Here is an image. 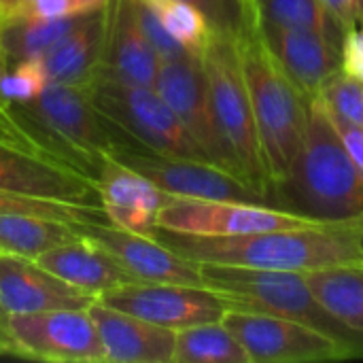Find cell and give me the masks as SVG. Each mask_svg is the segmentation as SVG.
I'll return each mask as SVG.
<instances>
[{"label": "cell", "instance_id": "27", "mask_svg": "<svg viewBox=\"0 0 363 363\" xmlns=\"http://www.w3.org/2000/svg\"><path fill=\"white\" fill-rule=\"evenodd\" d=\"M174 363H249V357L223 321H211L177 332Z\"/></svg>", "mask_w": 363, "mask_h": 363}, {"label": "cell", "instance_id": "30", "mask_svg": "<svg viewBox=\"0 0 363 363\" xmlns=\"http://www.w3.org/2000/svg\"><path fill=\"white\" fill-rule=\"evenodd\" d=\"M317 96L334 119L363 128V81L338 70Z\"/></svg>", "mask_w": 363, "mask_h": 363}, {"label": "cell", "instance_id": "37", "mask_svg": "<svg viewBox=\"0 0 363 363\" xmlns=\"http://www.w3.org/2000/svg\"><path fill=\"white\" fill-rule=\"evenodd\" d=\"M328 115H330V111H328ZM330 119H332V123H334V128H336V132H338L345 149L349 151L351 160L357 164V168L363 172V128L342 123V121L334 119L332 115H330Z\"/></svg>", "mask_w": 363, "mask_h": 363}, {"label": "cell", "instance_id": "36", "mask_svg": "<svg viewBox=\"0 0 363 363\" xmlns=\"http://www.w3.org/2000/svg\"><path fill=\"white\" fill-rule=\"evenodd\" d=\"M0 140L34 153L30 149V143H28V136H26L23 128L17 123V119L13 117V113H11V108H9V104L4 100H0Z\"/></svg>", "mask_w": 363, "mask_h": 363}, {"label": "cell", "instance_id": "38", "mask_svg": "<svg viewBox=\"0 0 363 363\" xmlns=\"http://www.w3.org/2000/svg\"><path fill=\"white\" fill-rule=\"evenodd\" d=\"M321 2L347 30L363 26V0H321Z\"/></svg>", "mask_w": 363, "mask_h": 363}, {"label": "cell", "instance_id": "26", "mask_svg": "<svg viewBox=\"0 0 363 363\" xmlns=\"http://www.w3.org/2000/svg\"><path fill=\"white\" fill-rule=\"evenodd\" d=\"M257 26L308 28L342 43L347 28L323 6L321 0H247Z\"/></svg>", "mask_w": 363, "mask_h": 363}, {"label": "cell", "instance_id": "21", "mask_svg": "<svg viewBox=\"0 0 363 363\" xmlns=\"http://www.w3.org/2000/svg\"><path fill=\"white\" fill-rule=\"evenodd\" d=\"M36 262L68 285L96 298L121 285L138 283L125 268L119 266V262L85 236L45 251L36 257Z\"/></svg>", "mask_w": 363, "mask_h": 363}, {"label": "cell", "instance_id": "13", "mask_svg": "<svg viewBox=\"0 0 363 363\" xmlns=\"http://www.w3.org/2000/svg\"><path fill=\"white\" fill-rule=\"evenodd\" d=\"M9 336L15 357L57 363H106L89 311H47L11 315Z\"/></svg>", "mask_w": 363, "mask_h": 363}, {"label": "cell", "instance_id": "5", "mask_svg": "<svg viewBox=\"0 0 363 363\" xmlns=\"http://www.w3.org/2000/svg\"><path fill=\"white\" fill-rule=\"evenodd\" d=\"M204 285L223 294L236 308L259 311L304 323L363 357V336L340 323L315 296L304 272L198 264Z\"/></svg>", "mask_w": 363, "mask_h": 363}, {"label": "cell", "instance_id": "3", "mask_svg": "<svg viewBox=\"0 0 363 363\" xmlns=\"http://www.w3.org/2000/svg\"><path fill=\"white\" fill-rule=\"evenodd\" d=\"M6 104L36 155L72 166L94 183L113 160L119 138L96 113L85 87L49 83L36 98Z\"/></svg>", "mask_w": 363, "mask_h": 363}, {"label": "cell", "instance_id": "15", "mask_svg": "<svg viewBox=\"0 0 363 363\" xmlns=\"http://www.w3.org/2000/svg\"><path fill=\"white\" fill-rule=\"evenodd\" d=\"M0 191L100 206L96 183L72 166L0 140Z\"/></svg>", "mask_w": 363, "mask_h": 363}, {"label": "cell", "instance_id": "44", "mask_svg": "<svg viewBox=\"0 0 363 363\" xmlns=\"http://www.w3.org/2000/svg\"><path fill=\"white\" fill-rule=\"evenodd\" d=\"M245 2H247V0H245Z\"/></svg>", "mask_w": 363, "mask_h": 363}, {"label": "cell", "instance_id": "42", "mask_svg": "<svg viewBox=\"0 0 363 363\" xmlns=\"http://www.w3.org/2000/svg\"><path fill=\"white\" fill-rule=\"evenodd\" d=\"M6 57H4V53H2V49H0V77L4 74V70H6Z\"/></svg>", "mask_w": 363, "mask_h": 363}, {"label": "cell", "instance_id": "33", "mask_svg": "<svg viewBox=\"0 0 363 363\" xmlns=\"http://www.w3.org/2000/svg\"><path fill=\"white\" fill-rule=\"evenodd\" d=\"M200 9L213 30L238 34L249 21H253L251 9L245 0H185Z\"/></svg>", "mask_w": 363, "mask_h": 363}, {"label": "cell", "instance_id": "1", "mask_svg": "<svg viewBox=\"0 0 363 363\" xmlns=\"http://www.w3.org/2000/svg\"><path fill=\"white\" fill-rule=\"evenodd\" d=\"M151 236L194 264L291 272L363 266V230L355 223H317L240 236H189L157 225Z\"/></svg>", "mask_w": 363, "mask_h": 363}, {"label": "cell", "instance_id": "16", "mask_svg": "<svg viewBox=\"0 0 363 363\" xmlns=\"http://www.w3.org/2000/svg\"><path fill=\"white\" fill-rule=\"evenodd\" d=\"M98 298L81 291L36 259L0 253V304L9 315L87 311Z\"/></svg>", "mask_w": 363, "mask_h": 363}, {"label": "cell", "instance_id": "9", "mask_svg": "<svg viewBox=\"0 0 363 363\" xmlns=\"http://www.w3.org/2000/svg\"><path fill=\"white\" fill-rule=\"evenodd\" d=\"M113 160L149 179L164 194L174 198L200 200H234L266 204V196L234 172H228L211 162L168 157L143 147L119 140Z\"/></svg>", "mask_w": 363, "mask_h": 363}, {"label": "cell", "instance_id": "20", "mask_svg": "<svg viewBox=\"0 0 363 363\" xmlns=\"http://www.w3.org/2000/svg\"><path fill=\"white\" fill-rule=\"evenodd\" d=\"M96 187L108 223L136 234H151L157 228V215L170 198L149 179L115 160L102 168Z\"/></svg>", "mask_w": 363, "mask_h": 363}, {"label": "cell", "instance_id": "8", "mask_svg": "<svg viewBox=\"0 0 363 363\" xmlns=\"http://www.w3.org/2000/svg\"><path fill=\"white\" fill-rule=\"evenodd\" d=\"M221 321L245 349L249 363H313L353 357L338 340L285 317L234 306Z\"/></svg>", "mask_w": 363, "mask_h": 363}, {"label": "cell", "instance_id": "43", "mask_svg": "<svg viewBox=\"0 0 363 363\" xmlns=\"http://www.w3.org/2000/svg\"><path fill=\"white\" fill-rule=\"evenodd\" d=\"M355 225H357V228H362V230H363V217H359V219L355 221Z\"/></svg>", "mask_w": 363, "mask_h": 363}, {"label": "cell", "instance_id": "40", "mask_svg": "<svg viewBox=\"0 0 363 363\" xmlns=\"http://www.w3.org/2000/svg\"><path fill=\"white\" fill-rule=\"evenodd\" d=\"M0 355H15V347L9 334L0 332Z\"/></svg>", "mask_w": 363, "mask_h": 363}, {"label": "cell", "instance_id": "6", "mask_svg": "<svg viewBox=\"0 0 363 363\" xmlns=\"http://www.w3.org/2000/svg\"><path fill=\"white\" fill-rule=\"evenodd\" d=\"M85 89L91 106L111 132L119 134V140L168 157L208 162L155 87L123 83L98 72Z\"/></svg>", "mask_w": 363, "mask_h": 363}, {"label": "cell", "instance_id": "19", "mask_svg": "<svg viewBox=\"0 0 363 363\" xmlns=\"http://www.w3.org/2000/svg\"><path fill=\"white\" fill-rule=\"evenodd\" d=\"M160 64L162 60L136 21L132 0H108L100 74L132 85L153 87Z\"/></svg>", "mask_w": 363, "mask_h": 363}, {"label": "cell", "instance_id": "32", "mask_svg": "<svg viewBox=\"0 0 363 363\" xmlns=\"http://www.w3.org/2000/svg\"><path fill=\"white\" fill-rule=\"evenodd\" d=\"M132 9L136 15V21L145 34V38L149 40V45L153 47V51L157 53V57L162 62H177V60H187V57H198L194 53H189L181 43H177L168 30L162 26V21L157 19V15L153 13V9L145 2V0H132Z\"/></svg>", "mask_w": 363, "mask_h": 363}, {"label": "cell", "instance_id": "18", "mask_svg": "<svg viewBox=\"0 0 363 363\" xmlns=\"http://www.w3.org/2000/svg\"><path fill=\"white\" fill-rule=\"evenodd\" d=\"M106 363H174L177 332L96 300L89 308Z\"/></svg>", "mask_w": 363, "mask_h": 363}, {"label": "cell", "instance_id": "17", "mask_svg": "<svg viewBox=\"0 0 363 363\" xmlns=\"http://www.w3.org/2000/svg\"><path fill=\"white\" fill-rule=\"evenodd\" d=\"M279 68L304 98H313L340 70V45L308 28L257 26Z\"/></svg>", "mask_w": 363, "mask_h": 363}, {"label": "cell", "instance_id": "25", "mask_svg": "<svg viewBox=\"0 0 363 363\" xmlns=\"http://www.w3.org/2000/svg\"><path fill=\"white\" fill-rule=\"evenodd\" d=\"M304 274L317 300L363 336V266H332Z\"/></svg>", "mask_w": 363, "mask_h": 363}, {"label": "cell", "instance_id": "41", "mask_svg": "<svg viewBox=\"0 0 363 363\" xmlns=\"http://www.w3.org/2000/svg\"><path fill=\"white\" fill-rule=\"evenodd\" d=\"M9 313L4 311V306L0 304V332H4V334H9Z\"/></svg>", "mask_w": 363, "mask_h": 363}, {"label": "cell", "instance_id": "31", "mask_svg": "<svg viewBox=\"0 0 363 363\" xmlns=\"http://www.w3.org/2000/svg\"><path fill=\"white\" fill-rule=\"evenodd\" d=\"M49 85V77L43 68L40 57L21 60L6 66L0 77V100L6 102H28L36 98Z\"/></svg>", "mask_w": 363, "mask_h": 363}, {"label": "cell", "instance_id": "12", "mask_svg": "<svg viewBox=\"0 0 363 363\" xmlns=\"http://www.w3.org/2000/svg\"><path fill=\"white\" fill-rule=\"evenodd\" d=\"M157 225L189 236H240L317 223L270 204L170 196L157 215Z\"/></svg>", "mask_w": 363, "mask_h": 363}, {"label": "cell", "instance_id": "28", "mask_svg": "<svg viewBox=\"0 0 363 363\" xmlns=\"http://www.w3.org/2000/svg\"><path fill=\"white\" fill-rule=\"evenodd\" d=\"M145 2L153 9V13L157 15V19L162 21V26L168 30L172 38L181 43L189 53L200 57L202 49L206 47L213 34V26L208 23L206 15L185 0H145Z\"/></svg>", "mask_w": 363, "mask_h": 363}, {"label": "cell", "instance_id": "23", "mask_svg": "<svg viewBox=\"0 0 363 363\" xmlns=\"http://www.w3.org/2000/svg\"><path fill=\"white\" fill-rule=\"evenodd\" d=\"M81 225L36 215H0V253L36 259L45 251L79 240Z\"/></svg>", "mask_w": 363, "mask_h": 363}, {"label": "cell", "instance_id": "7", "mask_svg": "<svg viewBox=\"0 0 363 363\" xmlns=\"http://www.w3.org/2000/svg\"><path fill=\"white\" fill-rule=\"evenodd\" d=\"M200 62L217 123L236 155L242 177L266 196L268 204L270 174L262 153L251 98L240 66L236 34L213 30L206 47L200 53Z\"/></svg>", "mask_w": 363, "mask_h": 363}, {"label": "cell", "instance_id": "39", "mask_svg": "<svg viewBox=\"0 0 363 363\" xmlns=\"http://www.w3.org/2000/svg\"><path fill=\"white\" fill-rule=\"evenodd\" d=\"M32 0H0V21L19 15Z\"/></svg>", "mask_w": 363, "mask_h": 363}, {"label": "cell", "instance_id": "22", "mask_svg": "<svg viewBox=\"0 0 363 363\" xmlns=\"http://www.w3.org/2000/svg\"><path fill=\"white\" fill-rule=\"evenodd\" d=\"M106 36V6L87 13L83 21L40 55L49 83L87 87L100 72Z\"/></svg>", "mask_w": 363, "mask_h": 363}, {"label": "cell", "instance_id": "14", "mask_svg": "<svg viewBox=\"0 0 363 363\" xmlns=\"http://www.w3.org/2000/svg\"><path fill=\"white\" fill-rule=\"evenodd\" d=\"M81 234L104 249L138 283L204 285L200 266L185 259L151 234H136L111 223H85Z\"/></svg>", "mask_w": 363, "mask_h": 363}, {"label": "cell", "instance_id": "10", "mask_svg": "<svg viewBox=\"0 0 363 363\" xmlns=\"http://www.w3.org/2000/svg\"><path fill=\"white\" fill-rule=\"evenodd\" d=\"M102 304L168 330L221 321L236 304L206 285L128 283L98 298Z\"/></svg>", "mask_w": 363, "mask_h": 363}, {"label": "cell", "instance_id": "24", "mask_svg": "<svg viewBox=\"0 0 363 363\" xmlns=\"http://www.w3.org/2000/svg\"><path fill=\"white\" fill-rule=\"evenodd\" d=\"M85 15L79 17H30L15 15L0 21V49L6 64L45 55L57 40L74 30Z\"/></svg>", "mask_w": 363, "mask_h": 363}, {"label": "cell", "instance_id": "2", "mask_svg": "<svg viewBox=\"0 0 363 363\" xmlns=\"http://www.w3.org/2000/svg\"><path fill=\"white\" fill-rule=\"evenodd\" d=\"M268 204L315 223L363 217V172L345 149L319 96L306 100V125L289 172L272 183Z\"/></svg>", "mask_w": 363, "mask_h": 363}, {"label": "cell", "instance_id": "4", "mask_svg": "<svg viewBox=\"0 0 363 363\" xmlns=\"http://www.w3.org/2000/svg\"><path fill=\"white\" fill-rule=\"evenodd\" d=\"M236 47L272 187V183L289 172L300 151L308 98H304L279 68L255 21H249L236 34Z\"/></svg>", "mask_w": 363, "mask_h": 363}, {"label": "cell", "instance_id": "35", "mask_svg": "<svg viewBox=\"0 0 363 363\" xmlns=\"http://www.w3.org/2000/svg\"><path fill=\"white\" fill-rule=\"evenodd\" d=\"M340 70L363 81V26L345 32L340 43Z\"/></svg>", "mask_w": 363, "mask_h": 363}, {"label": "cell", "instance_id": "29", "mask_svg": "<svg viewBox=\"0 0 363 363\" xmlns=\"http://www.w3.org/2000/svg\"><path fill=\"white\" fill-rule=\"evenodd\" d=\"M36 215L47 219H57L66 223H108L104 211L100 206H85V204H72V202H57V200H43V198H30L19 196L11 191H0V215Z\"/></svg>", "mask_w": 363, "mask_h": 363}, {"label": "cell", "instance_id": "11", "mask_svg": "<svg viewBox=\"0 0 363 363\" xmlns=\"http://www.w3.org/2000/svg\"><path fill=\"white\" fill-rule=\"evenodd\" d=\"M153 87L181 119V123L202 149L206 160L245 179L236 155L217 123L200 57L162 62Z\"/></svg>", "mask_w": 363, "mask_h": 363}, {"label": "cell", "instance_id": "34", "mask_svg": "<svg viewBox=\"0 0 363 363\" xmlns=\"http://www.w3.org/2000/svg\"><path fill=\"white\" fill-rule=\"evenodd\" d=\"M108 0H32L19 15L30 17H79L104 9Z\"/></svg>", "mask_w": 363, "mask_h": 363}]
</instances>
